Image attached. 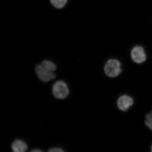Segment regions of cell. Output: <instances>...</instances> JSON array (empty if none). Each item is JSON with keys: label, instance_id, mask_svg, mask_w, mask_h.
I'll return each instance as SVG.
<instances>
[{"label": "cell", "instance_id": "obj_8", "mask_svg": "<svg viewBox=\"0 0 152 152\" xmlns=\"http://www.w3.org/2000/svg\"><path fill=\"white\" fill-rule=\"evenodd\" d=\"M52 4L57 9H61L64 7L68 0H50Z\"/></svg>", "mask_w": 152, "mask_h": 152}, {"label": "cell", "instance_id": "obj_10", "mask_svg": "<svg viewBox=\"0 0 152 152\" xmlns=\"http://www.w3.org/2000/svg\"><path fill=\"white\" fill-rule=\"evenodd\" d=\"M49 152H64V150L59 148H53L50 149L49 150Z\"/></svg>", "mask_w": 152, "mask_h": 152}, {"label": "cell", "instance_id": "obj_4", "mask_svg": "<svg viewBox=\"0 0 152 152\" xmlns=\"http://www.w3.org/2000/svg\"><path fill=\"white\" fill-rule=\"evenodd\" d=\"M35 72L39 78L42 81L48 82L53 80L56 75L53 72H50L45 69L41 64L36 67Z\"/></svg>", "mask_w": 152, "mask_h": 152}, {"label": "cell", "instance_id": "obj_3", "mask_svg": "<svg viewBox=\"0 0 152 152\" xmlns=\"http://www.w3.org/2000/svg\"><path fill=\"white\" fill-rule=\"evenodd\" d=\"M131 55L133 61L136 64H142L146 60V54L143 48L142 47H134L131 52Z\"/></svg>", "mask_w": 152, "mask_h": 152}, {"label": "cell", "instance_id": "obj_9", "mask_svg": "<svg viewBox=\"0 0 152 152\" xmlns=\"http://www.w3.org/2000/svg\"><path fill=\"white\" fill-rule=\"evenodd\" d=\"M145 124L147 127L152 131V111L146 115Z\"/></svg>", "mask_w": 152, "mask_h": 152}, {"label": "cell", "instance_id": "obj_5", "mask_svg": "<svg viewBox=\"0 0 152 152\" xmlns=\"http://www.w3.org/2000/svg\"><path fill=\"white\" fill-rule=\"evenodd\" d=\"M134 103L132 98L128 95H124L118 99L117 102V107L120 110L125 112L128 110Z\"/></svg>", "mask_w": 152, "mask_h": 152}, {"label": "cell", "instance_id": "obj_6", "mask_svg": "<svg viewBox=\"0 0 152 152\" xmlns=\"http://www.w3.org/2000/svg\"><path fill=\"white\" fill-rule=\"evenodd\" d=\"M12 149L14 152H24L28 149V145L21 140H16L12 145Z\"/></svg>", "mask_w": 152, "mask_h": 152}, {"label": "cell", "instance_id": "obj_12", "mask_svg": "<svg viewBox=\"0 0 152 152\" xmlns=\"http://www.w3.org/2000/svg\"><path fill=\"white\" fill-rule=\"evenodd\" d=\"M151 151L152 152V145H151Z\"/></svg>", "mask_w": 152, "mask_h": 152}, {"label": "cell", "instance_id": "obj_11", "mask_svg": "<svg viewBox=\"0 0 152 152\" xmlns=\"http://www.w3.org/2000/svg\"><path fill=\"white\" fill-rule=\"evenodd\" d=\"M32 152H42V151L40 150H34L33 151H32Z\"/></svg>", "mask_w": 152, "mask_h": 152}, {"label": "cell", "instance_id": "obj_7", "mask_svg": "<svg viewBox=\"0 0 152 152\" xmlns=\"http://www.w3.org/2000/svg\"><path fill=\"white\" fill-rule=\"evenodd\" d=\"M41 65L45 69L52 72H53L56 69V64L51 61H46V60L44 61L42 63Z\"/></svg>", "mask_w": 152, "mask_h": 152}, {"label": "cell", "instance_id": "obj_1", "mask_svg": "<svg viewBox=\"0 0 152 152\" xmlns=\"http://www.w3.org/2000/svg\"><path fill=\"white\" fill-rule=\"evenodd\" d=\"M104 71L106 75L109 77H116L121 73V63L119 61L115 59L109 60L106 63Z\"/></svg>", "mask_w": 152, "mask_h": 152}, {"label": "cell", "instance_id": "obj_2", "mask_svg": "<svg viewBox=\"0 0 152 152\" xmlns=\"http://www.w3.org/2000/svg\"><path fill=\"white\" fill-rule=\"evenodd\" d=\"M52 91L55 97L60 99H65L69 92L67 85L63 81L56 82L52 87Z\"/></svg>", "mask_w": 152, "mask_h": 152}]
</instances>
